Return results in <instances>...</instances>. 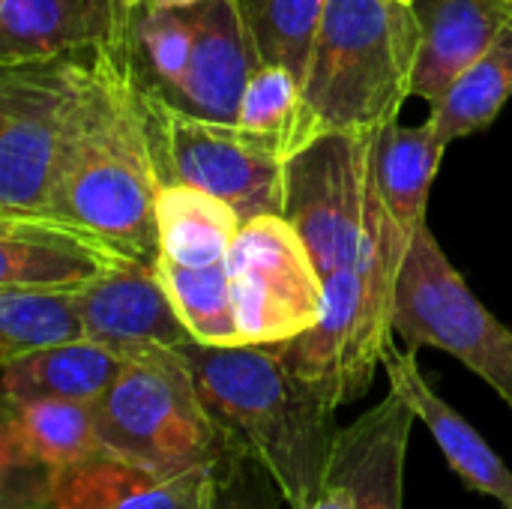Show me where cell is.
Wrapping results in <instances>:
<instances>
[{
	"instance_id": "ba28073f",
	"label": "cell",
	"mask_w": 512,
	"mask_h": 509,
	"mask_svg": "<svg viewBox=\"0 0 512 509\" xmlns=\"http://www.w3.org/2000/svg\"><path fill=\"white\" fill-rule=\"evenodd\" d=\"M393 330L408 348H438L480 375L512 408V330L450 264L429 222L414 234L393 300Z\"/></svg>"
},
{
	"instance_id": "4fadbf2b",
	"label": "cell",
	"mask_w": 512,
	"mask_h": 509,
	"mask_svg": "<svg viewBox=\"0 0 512 509\" xmlns=\"http://www.w3.org/2000/svg\"><path fill=\"white\" fill-rule=\"evenodd\" d=\"M138 6L141 0H0V63L129 45Z\"/></svg>"
},
{
	"instance_id": "30bf717a",
	"label": "cell",
	"mask_w": 512,
	"mask_h": 509,
	"mask_svg": "<svg viewBox=\"0 0 512 509\" xmlns=\"http://www.w3.org/2000/svg\"><path fill=\"white\" fill-rule=\"evenodd\" d=\"M228 270L243 345H282L321 321L324 276L306 240L282 213L243 222Z\"/></svg>"
},
{
	"instance_id": "9a60e30c",
	"label": "cell",
	"mask_w": 512,
	"mask_h": 509,
	"mask_svg": "<svg viewBox=\"0 0 512 509\" xmlns=\"http://www.w3.org/2000/svg\"><path fill=\"white\" fill-rule=\"evenodd\" d=\"M84 333L126 357L144 348H183L192 342L180 321L159 267L132 261L78 291Z\"/></svg>"
},
{
	"instance_id": "83f0119b",
	"label": "cell",
	"mask_w": 512,
	"mask_h": 509,
	"mask_svg": "<svg viewBox=\"0 0 512 509\" xmlns=\"http://www.w3.org/2000/svg\"><path fill=\"white\" fill-rule=\"evenodd\" d=\"M300 105H303V81L279 63H261L246 84L237 123L243 129L273 135L282 144L285 156H291L297 123H300Z\"/></svg>"
},
{
	"instance_id": "d4e9b609",
	"label": "cell",
	"mask_w": 512,
	"mask_h": 509,
	"mask_svg": "<svg viewBox=\"0 0 512 509\" xmlns=\"http://www.w3.org/2000/svg\"><path fill=\"white\" fill-rule=\"evenodd\" d=\"M156 267L192 342L216 348L243 345L234 315L228 261L210 267H183L168 258H156Z\"/></svg>"
},
{
	"instance_id": "1f68e13d",
	"label": "cell",
	"mask_w": 512,
	"mask_h": 509,
	"mask_svg": "<svg viewBox=\"0 0 512 509\" xmlns=\"http://www.w3.org/2000/svg\"><path fill=\"white\" fill-rule=\"evenodd\" d=\"M402 3H414V0H402Z\"/></svg>"
},
{
	"instance_id": "f1b7e54d",
	"label": "cell",
	"mask_w": 512,
	"mask_h": 509,
	"mask_svg": "<svg viewBox=\"0 0 512 509\" xmlns=\"http://www.w3.org/2000/svg\"><path fill=\"white\" fill-rule=\"evenodd\" d=\"M282 501L270 471L237 444L210 471L207 509H279Z\"/></svg>"
},
{
	"instance_id": "7402d4cb",
	"label": "cell",
	"mask_w": 512,
	"mask_h": 509,
	"mask_svg": "<svg viewBox=\"0 0 512 509\" xmlns=\"http://www.w3.org/2000/svg\"><path fill=\"white\" fill-rule=\"evenodd\" d=\"M240 228L243 219L225 198L189 183H162L156 201L159 258L183 267L222 264Z\"/></svg>"
},
{
	"instance_id": "8992f818",
	"label": "cell",
	"mask_w": 512,
	"mask_h": 509,
	"mask_svg": "<svg viewBox=\"0 0 512 509\" xmlns=\"http://www.w3.org/2000/svg\"><path fill=\"white\" fill-rule=\"evenodd\" d=\"M93 75V54L0 63V213L48 207Z\"/></svg>"
},
{
	"instance_id": "484cf974",
	"label": "cell",
	"mask_w": 512,
	"mask_h": 509,
	"mask_svg": "<svg viewBox=\"0 0 512 509\" xmlns=\"http://www.w3.org/2000/svg\"><path fill=\"white\" fill-rule=\"evenodd\" d=\"M195 39V3L192 6H150L141 3L132 24V60L138 81L171 99L186 75L189 51Z\"/></svg>"
},
{
	"instance_id": "ac0fdd59",
	"label": "cell",
	"mask_w": 512,
	"mask_h": 509,
	"mask_svg": "<svg viewBox=\"0 0 512 509\" xmlns=\"http://www.w3.org/2000/svg\"><path fill=\"white\" fill-rule=\"evenodd\" d=\"M414 12L423 39L411 93L438 105L495 42L512 15V0H414Z\"/></svg>"
},
{
	"instance_id": "3957f363",
	"label": "cell",
	"mask_w": 512,
	"mask_h": 509,
	"mask_svg": "<svg viewBox=\"0 0 512 509\" xmlns=\"http://www.w3.org/2000/svg\"><path fill=\"white\" fill-rule=\"evenodd\" d=\"M420 18L402 0H327L291 153L327 132H381L411 99Z\"/></svg>"
},
{
	"instance_id": "7a4b0ae2",
	"label": "cell",
	"mask_w": 512,
	"mask_h": 509,
	"mask_svg": "<svg viewBox=\"0 0 512 509\" xmlns=\"http://www.w3.org/2000/svg\"><path fill=\"white\" fill-rule=\"evenodd\" d=\"M213 420L276 480L291 509H303L324 486L336 444V408L306 387L276 345L177 348Z\"/></svg>"
},
{
	"instance_id": "603a6c76",
	"label": "cell",
	"mask_w": 512,
	"mask_h": 509,
	"mask_svg": "<svg viewBox=\"0 0 512 509\" xmlns=\"http://www.w3.org/2000/svg\"><path fill=\"white\" fill-rule=\"evenodd\" d=\"M512 96V15L486 54L450 87V93L432 105L429 120L441 141L453 144L459 138L477 135L495 123L501 108Z\"/></svg>"
},
{
	"instance_id": "ffe728a7",
	"label": "cell",
	"mask_w": 512,
	"mask_h": 509,
	"mask_svg": "<svg viewBox=\"0 0 512 509\" xmlns=\"http://www.w3.org/2000/svg\"><path fill=\"white\" fill-rule=\"evenodd\" d=\"M126 363V354L93 339L42 348L0 363L3 399H69L93 405L117 381Z\"/></svg>"
},
{
	"instance_id": "4316f807",
	"label": "cell",
	"mask_w": 512,
	"mask_h": 509,
	"mask_svg": "<svg viewBox=\"0 0 512 509\" xmlns=\"http://www.w3.org/2000/svg\"><path fill=\"white\" fill-rule=\"evenodd\" d=\"M240 6L261 60L279 63L303 81L327 0H240Z\"/></svg>"
},
{
	"instance_id": "277c9868",
	"label": "cell",
	"mask_w": 512,
	"mask_h": 509,
	"mask_svg": "<svg viewBox=\"0 0 512 509\" xmlns=\"http://www.w3.org/2000/svg\"><path fill=\"white\" fill-rule=\"evenodd\" d=\"M408 246L372 183L369 234L357 267L324 282L327 303L315 327L276 345L291 372L336 411L369 393L393 345L396 276Z\"/></svg>"
},
{
	"instance_id": "f546056e",
	"label": "cell",
	"mask_w": 512,
	"mask_h": 509,
	"mask_svg": "<svg viewBox=\"0 0 512 509\" xmlns=\"http://www.w3.org/2000/svg\"><path fill=\"white\" fill-rule=\"evenodd\" d=\"M303 509H354V504H351L348 489L327 483V486H324V489H321V492H318Z\"/></svg>"
},
{
	"instance_id": "2e32d148",
	"label": "cell",
	"mask_w": 512,
	"mask_h": 509,
	"mask_svg": "<svg viewBox=\"0 0 512 509\" xmlns=\"http://www.w3.org/2000/svg\"><path fill=\"white\" fill-rule=\"evenodd\" d=\"M414 408L390 390L351 426L339 429L327 483L348 489L354 509H402Z\"/></svg>"
},
{
	"instance_id": "8fae6325",
	"label": "cell",
	"mask_w": 512,
	"mask_h": 509,
	"mask_svg": "<svg viewBox=\"0 0 512 509\" xmlns=\"http://www.w3.org/2000/svg\"><path fill=\"white\" fill-rule=\"evenodd\" d=\"M210 471L159 477L102 450L51 474H3V509H207Z\"/></svg>"
},
{
	"instance_id": "9c48e42d",
	"label": "cell",
	"mask_w": 512,
	"mask_h": 509,
	"mask_svg": "<svg viewBox=\"0 0 512 509\" xmlns=\"http://www.w3.org/2000/svg\"><path fill=\"white\" fill-rule=\"evenodd\" d=\"M381 132H327L285 159L282 216L306 240L324 282L357 267L369 234Z\"/></svg>"
},
{
	"instance_id": "52a82bcc",
	"label": "cell",
	"mask_w": 512,
	"mask_h": 509,
	"mask_svg": "<svg viewBox=\"0 0 512 509\" xmlns=\"http://www.w3.org/2000/svg\"><path fill=\"white\" fill-rule=\"evenodd\" d=\"M162 183H189L225 198L243 222L282 213L285 150L273 135L189 114L141 84Z\"/></svg>"
},
{
	"instance_id": "44dd1931",
	"label": "cell",
	"mask_w": 512,
	"mask_h": 509,
	"mask_svg": "<svg viewBox=\"0 0 512 509\" xmlns=\"http://www.w3.org/2000/svg\"><path fill=\"white\" fill-rule=\"evenodd\" d=\"M447 147L450 144L441 141L432 120L420 126H399V120H393L378 135L375 183L405 240H414V234L426 225L429 189L438 177Z\"/></svg>"
},
{
	"instance_id": "5bb4252c",
	"label": "cell",
	"mask_w": 512,
	"mask_h": 509,
	"mask_svg": "<svg viewBox=\"0 0 512 509\" xmlns=\"http://www.w3.org/2000/svg\"><path fill=\"white\" fill-rule=\"evenodd\" d=\"M261 63L240 0H201L186 75L168 102L207 120L237 123L246 84Z\"/></svg>"
},
{
	"instance_id": "d6986e66",
	"label": "cell",
	"mask_w": 512,
	"mask_h": 509,
	"mask_svg": "<svg viewBox=\"0 0 512 509\" xmlns=\"http://www.w3.org/2000/svg\"><path fill=\"white\" fill-rule=\"evenodd\" d=\"M102 453L93 405L69 399H3L0 471L51 474Z\"/></svg>"
},
{
	"instance_id": "cb8c5ba5",
	"label": "cell",
	"mask_w": 512,
	"mask_h": 509,
	"mask_svg": "<svg viewBox=\"0 0 512 509\" xmlns=\"http://www.w3.org/2000/svg\"><path fill=\"white\" fill-rule=\"evenodd\" d=\"M87 339L78 291L0 285V363Z\"/></svg>"
},
{
	"instance_id": "5b68a950",
	"label": "cell",
	"mask_w": 512,
	"mask_h": 509,
	"mask_svg": "<svg viewBox=\"0 0 512 509\" xmlns=\"http://www.w3.org/2000/svg\"><path fill=\"white\" fill-rule=\"evenodd\" d=\"M102 450L159 477L213 468L234 441L207 411L177 348H144L93 402Z\"/></svg>"
},
{
	"instance_id": "6da1fadb",
	"label": "cell",
	"mask_w": 512,
	"mask_h": 509,
	"mask_svg": "<svg viewBox=\"0 0 512 509\" xmlns=\"http://www.w3.org/2000/svg\"><path fill=\"white\" fill-rule=\"evenodd\" d=\"M93 84L57 162L48 207L75 219L138 261L156 264V201L162 171L147 126L132 42L93 54Z\"/></svg>"
},
{
	"instance_id": "e0dca14e",
	"label": "cell",
	"mask_w": 512,
	"mask_h": 509,
	"mask_svg": "<svg viewBox=\"0 0 512 509\" xmlns=\"http://www.w3.org/2000/svg\"><path fill=\"white\" fill-rule=\"evenodd\" d=\"M384 372L390 378V390L399 393L414 408L417 420L432 432L450 471H456V477L468 489L495 498L504 509H512V471L486 444V438L432 390L417 366V351H399L396 345H390L384 354Z\"/></svg>"
},
{
	"instance_id": "7c38bea8",
	"label": "cell",
	"mask_w": 512,
	"mask_h": 509,
	"mask_svg": "<svg viewBox=\"0 0 512 509\" xmlns=\"http://www.w3.org/2000/svg\"><path fill=\"white\" fill-rule=\"evenodd\" d=\"M132 261L105 234L51 210L0 213V285L81 291Z\"/></svg>"
},
{
	"instance_id": "4dcf8cb0",
	"label": "cell",
	"mask_w": 512,
	"mask_h": 509,
	"mask_svg": "<svg viewBox=\"0 0 512 509\" xmlns=\"http://www.w3.org/2000/svg\"><path fill=\"white\" fill-rule=\"evenodd\" d=\"M141 3H150V6H192V3H201V0H141Z\"/></svg>"
}]
</instances>
